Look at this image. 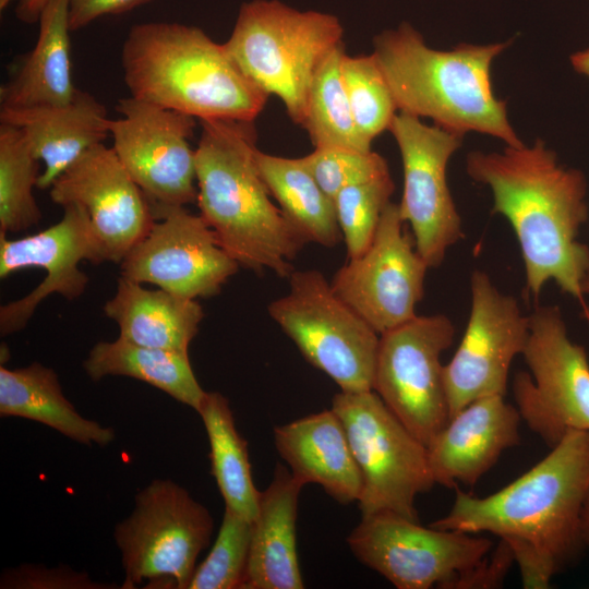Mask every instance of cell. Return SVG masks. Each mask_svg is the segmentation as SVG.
Returning a JSON list of instances; mask_svg holds the SVG:
<instances>
[{
    "mask_svg": "<svg viewBox=\"0 0 589 589\" xmlns=\"http://www.w3.org/2000/svg\"><path fill=\"white\" fill-rule=\"evenodd\" d=\"M49 0H19L15 13L24 23H36Z\"/></svg>",
    "mask_w": 589,
    "mask_h": 589,
    "instance_id": "f35d334b",
    "label": "cell"
},
{
    "mask_svg": "<svg viewBox=\"0 0 589 589\" xmlns=\"http://www.w3.org/2000/svg\"><path fill=\"white\" fill-rule=\"evenodd\" d=\"M520 421L518 409L501 395L479 398L453 414L426 446L435 484L474 485L504 450L519 444Z\"/></svg>",
    "mask_w": 589,
    "mask_h": 589,
    "instance_id": "ffe728a7",
    "label": "cell"
},
{
    "mask_svg": "<svg viewBox=\"0 0 589 589\" xmlns=\"http://www.w3.org/2000/svg\"><path fill=\"white\" fill-rule=\"evenodd\" d=\"M195 149L200 215L247 269L288 278L305 245L273 203L256 166L254 121L202 120Z\"/></svg>",
    "mask_w": 589,
    "mask_h": 589,
    "instance_id": "3957f363",
    "label": "cell"
},
{
    "mask_svg": "<svg viewBox=\"0 0 589 589\" xmlns=\"http://www.w3.org/2000/svg\"><path fill=\"white\" fill-rule=\"evenodd\" d=\"M471 305L464 336L444 365L449 417L486 396H505L513 360L522 354L529 315L480 269L470 276Z\"/></svg>",
    "mask_w": 589,
    "mask_h": 589,
    "instance_id": "2e32d148",
    "label": "cell"
},
{
    "mask_svg": "<svg viewBox=\"0 0 589 589\" xmlns=\"http://www.w3.org/2000/svg\"><path fill=\"white\" fill-rule=\"evenodd\" d=\"M9 357H10V356H9V353H8V347H7V345H4V346L2 345V346H1V364H3V361H4V363H5V362L8 361V359H9Z\"/></svg>",
    "mask_w": 589,
    "mask_h": 589,
    "instance_id": "7bdbcfd3",
    "label": "cell"
},
{
    "mask_svg": "<svg viewBox=\"0 0 589 589\" xmlns=\"http://www.w3.org/2000/svg\"><path fill=\"white\" fill-rule=\"evenodd\" d=\"M398 204L389 203L368 250L333 276L335 293L378 335L414 316L424 294L426 262L405 229Z\"/></svg>",
    "mask_w": 589,
    "mask_h": 589,
    "instance_id": "9a60e30c",
    "label": "cell"
},
{
    "mask_svg": "<svg viewBox=\"0 0 589 589\" xmlns=\"http://www.w3.org/2000/svg\"><path fill=\"white\" fill-rule=\"evenodd\" d=\"M394 190L393 178L390 172H387L370 181L345 188L334 197L348 260L362 255L372 243Z\"/></svg>",
    "mask_w": 589,
    "mask_h": 589,
    "instance_id": "836d02e7",
    "label": "cell"
},
{
    "mask_svg": "<svg viewBox=\"0 0 589 589\" xmlns=\"http://www.w3.org/2000/svg\"><path fill=\"white\" fill-rule=\"evenodd\" d=\"M214 521L208 509L181 485L155 479L117 524L115 541L124 569L123 589H188L196 558L207 546Z\"/></svg>",
    "mask_w": 589,
    "mask_h": 589,
    "instance_id": "52a82bcc",
    "label": "cell"
},
{
    "mask_svg": "<svg viewBox=\"0 0 589 589\" xmlns=\"http://www.w3.org/2000/svg\"><path fill=\"white\" fill-rule=\"evenodd\" d=\"M345 44L336 46L320 63L313 77L301 124L314 148L339 147L372 151L360 136L341 75Z\"/></svg>",
    "mask_w": 589,
    "mask_h": 589,
    "instance_id": "f546056e",
    "label": "cell"
},
{
    "mask_svg": "<svg viewBox=\"0 0 589 589\" xmlns=\"http://www.w3.org/2000/svg\"><path fill=\"white\" fill-rule=\"evenodd\" d=\"M341 75L356 128L369 145L397 113L389 86L373 53L349 56L341 61Z\"/></svg>",
    "mask_w": 589,
    "mask_h": 589,
    "instance_id": "1f68e13d",
    "label": "cell"
},
{
    "mask_svg": "<svg viewBox=\"0 0 589 589\" xmlns=\"http://www.w3.org/2000/svg\"><path fill=\"white\" fill-rule=\"evenodd\" d=\"M513 395L521 420L550 448L569 431H589V359L557 305H537Z\"/></svg>",
    "mask_w": 589,
    "mask_h": 589,
    "instance_id": "30bf717a",
    "label": "cell"
},
{
    "mask_svg": "<svg viewBox=\"0 0 589 589\" xmlns=\"http://www.w3.org/2000/svg\"><path fill=\"white\" fill-rule=\"evenodd\" d=\"M342 37L334 14L300 11L279 0H251L240 5L224 45L244 75L268 96H277L301 127L315 72Z\"/></svg>",
    "mask_w": 589,
    "mask_h": 589,
    "instance_id": "8992f818",
    "label": "cell"
},
{
    "mask_svg": "<svg viewBox=\"0 0 589 589\" xmlns=\"http://www.w3.org/2000/svg\"><path fill=\"white\" fill-rule=\"evenodd\" d=\"M301 160L322 190L333 200L345 188L389 172L385 158L373 151L314 148L312 153L301 157Z\"/></svg>",
    "mask_w": 589,
    "mask_h": 589,
    "instance_id": "e575fe53",
    "label": "cell"
},
{
    "mask_svg": "<svg viewBox=\"0 0 589 589\" xmlns=\"http://www.w3.org/2000/svg\"><path fill=\"white\" fill-rule=\"evenodd\" d=\"M83 369L94 382L106 376L140 380L196 412L206 394L195 377L189 353L141 346L120 337L94 345Z\"/></svg>",
    "mask_w": 589,
    "mask_h": 589,
    "instance_id": "83f0119b",
    "label": "cell"
},
{
    "mask_svg": "<svg viewBox=\"0 0 589 589\" xmlns=\"http://www.w3.org/2000/svg\"><path fill=\"white\" fill-rule=\"evenodd\" d=\"M147 235L120 263L121 275L189 299L217 296L240 265L201 215L184 206L155 212Z\"/></svg>",
    "mask_w": 589,
    "mask_h": 589,
    "instance_id": "e0dca14e",
    "label": "cell"
},
{
    "mask_svg": "<svg viewBox=\"0 0 589 589\" xmlns=\"http://www.w3.org/2000/svg\"><path fill=\"white\" fill-rule=\"evenodd\" d=\"M582 293L585 297H589V273L587 274L582 283ZM588 314H589V303H588ZM587 324L589 325V318H588Z\"/></svg>",
    "mask_w": 589,
    "mask_h": 589,
    "instance_id": "b9f144b4",
    "label": "cell"
},
{
    "mask_svg": "<svg viewBox=\"0 0 589 589\" xmlns=\"http://www.w3.org/2000/svg\"><path fill=\"white\" fill-rule=\"evenodd\" d=\"M53 203L83 206L107 262L121 263L156 221L152 205L112 147L94 145L49 188Z\"/></svg>",
    "mask_w": 589,
    "mask_h": 589,
    "instance_id": "d6986e66",
    "label": "cell"
},
{
    "mask_svg": "<svg viewBox=\"0 0 589 589\" xmlns=\"http://www.w3.org/2000/svg\"><path fill=\"white\" fill-rule=\"evenodd\" d=\"M255 161L284 218L304 244L333 248L341 241L334 200L322 190L301 157L274 156L257 148Z\"/></svg>",
    "mask_w": 589,
    "mask_h": 589,
    "instance_id": "4316f807",
    "label": "cell"
},
{
    "mask_svg": "<svg viewBox=\"0 0 589 589\" xmlns=\"http://www.w3.org/2000/svg\"><path fill=\"white\" fill-rule=\"evenodd\" d=\"M13 0H0V10L3 11Z\"/></svg>",
    "mask_w": 589,
    "mask_h": 589,
    "instance_id": "ee69618b",
    "label": "cell"
},
{
    "mask_svg": "<svg viewBox=\"0 0 589 589\" xmlns=\"http://www.w3.org/2000/svg\"><path fill=\"white\" fill-rule=\"evenodd\" d=\"M580 532L584 548L589 551V491L582 506Z\"/></svg>",
    "mask_w": 589,
    "mask_h": 589,
    "instance_id": "60d3db41",
    "label": "cell"
},
{
    "mask_svg": "<svg viewBox=\"0 0 589 589\" xmlns=\"http://www.w3.org/2000/svg\"><path fill=\"white\" fill-rule=\"evenodd\" d=\"M197 413L209 442L211 472L225 507L252 522L261 491L254 485L248 443L237 430L229 401L219 392H206Z\"/></svg>",
    "mask_w": 589,
    "mask_h": 589,
    "instance_id": "f1b7e54d",
    "label": "cell"
},
{
    "mask_svg": "<svg viewBox=\"0 0 589 589\" xmlns=\"http://www.w3.org/2000/svg\"><path fill=\"white\" fill-rule=\"evenodd\" d=\"M105 106L92 94L77 89L59 106L0 107V123L23 131L34 155L44 163L37 188L46 190L87 149L109 135Z\"/></svg>",
    "mask_w": 589,
    "mask_h": 589,
    "instance_id": "44dd1931",
    "label": "cell"
},
{
    "mask_svg": "<svg viewBox=\"0 0 589 589\" xmlns=\"http://www.w3.org/2000/svg\"><path fill=\"white\" fill-rule=\"evenodd\" d=\"M274 442L301 483L321 485L342 505L358 502L361 472L345 428L332 408L275 426Z\"/></svg>",
    "mask_w": 589,
    "mask_h": 589,
    "instance_id": "7402d4cb",
    "label": "cell"
},
{
    "mask_svg": "<svg viewBox=\"0 0 589 589\" xmlns=\"http://www.w3.org/2000/svg\"><path fill=\"white\" fill-rule=\"evenodd\" d=\"M1 588L13 589H103V586L89 578L85 573L71 567H45L43 565L25 564L3 572L0 580Z\"/></svg>",
    "mask_w": 589,
    "mask_h": 589,
    "instance_id": "d590c367",
    "label": "cell"
},
{
    "mask_svg": "<svg viewBox=\"0 0 589 589\" xmlns=\"http://www.w3.org/2000/svg\"><path fill=\"white\" fill-rule=\"evenodd\" d=\"M0 416L43 423L87 446H107L115 438L112 428L77 412L63 395L58 374L39 362L12 370L0 366Z\"/></svg>",
    "mask_w": 589,
    "mask_h": 589,
    "instance_id": "484cf974",
    "label": "cell"
},
{
    "mask_svg": "<svg viewBox=\"0 0 589 589\" xmlns=\"http://www.w3.org/2000/svg\"><path fill=\"white\" fill-rule=\"evenodd\" d=\"M287 294L267 311L304 359L341 392L373 389L380 335L317 269L293 271Z\"/></svg>",
    "mask_w": 589,
    "mask_h": 589,
    "instance_id": "ba28073f",
    "label": "cell"
},
{
    "mask_svg": "<svg viewBox=\"0 0 589 589\" xmlns=\"http://www.w3.org/2000/svg\"><path fill=\"white\" fill-rule=\"evenodd\" d=\"M570 63L577 73L589 77V47L573 53Z\"/></svg>",
    "mask_w": 589,
    "mask_h": 589,
    "instance_id": "ab89813d",
    "label": "cell"
},
{
    "mask_svg": "<svg viewBox=\"0 0 589 589\" xmlns=\"http://www.w3.org/2000/svg\"><path fill=\"white\" fill-rule=\"evenodd\" d=\"M522 476L483 497L455 488L450 510L429 526L489 532L512 550L524 588H548L585 550L580 519L589 491V431L572 430Z\"/></svg>",
    "mask_w": 589,
    "mask_h": 589,
    "instance_id": "7a4b0ae2",
    "label": "cell"
},
{
    "mask_svg": "<svg viewBox=\"0 0 589 589\" xmlns=\"http://www.w3.org/2000/svg\"><path fill=\"white\" fill-rule=\"evenodd\" d=\"M105 314L128 341L170 351L189 353L199 333L204 311L195 299L164 289H147L143 284L120 276L115 296L104 305Z\"/></svg>",
    "mask_w": 589,
    "mask_h": 589,
    "instance_id": "d4e9b609",
    "label": "cell"
},
{
    "mask_svg": "<svg viewBox=\"0 0 589 589\" xmlns=\"http://www.w3.org/2000/svg\"><path fill=\"white\" fill-rule=\"evenodd\" d=\"M513 563L515 558L512 550L500 540L496 548L460 580L457 589L498 588Z\"/></svg>",
    "mask_w": 589,
    "mask_h": 589,
    "instance_id": "8d00e7d4",
    "label": "cell"
},
{
    "mask_svg": "<svg viewBox=\"0 0 589 589\" xmlns=\"http://www.w3.org/2000/svg\"><path fill=\"white\" fill-rule=\"evenodd\" d=\"M512 41L437 50L409 22H401L374 37L372 53L399 112L430 118L461 136L480 132L521 147L525 144L508 120L507 104L494 95L491 82L494 58Z\"/></svg>",
    "mask_w": 589,
    "mask_h": 589,
    "instance_id": "277c9868",
    "label": "cell"
},
{
    "mask_svg": "<svg viewBox=\"0 0 589 589\" xmlns=\"http://www.w3.org/2000/svg\"><path fill=\"white\" fill-rule=\"evenodd\" d=\"M347 544L359 562L398 589H457L493 549L488 538L424 527L389 510L362 516Z\"/></svg>",
    "mask_w": 589,
    "mask_h": 589,
    "instance_id": "8fae6325",
    "label": "cell"
},
{
    "mask_svg": "<svg viewBox=\"0 0 589 589\" xmlns=\"http://www.w3.org/2000/svg\"><path fill=\"white\" fill-rule=\"evenodd\" d=\"M252 522L225 507L216 540L195 568L188 589H243Z\"/></svg>",
    "mask_w": 589,
    "mask_h": 589,
    "instance_id": "d6a6232c",
    "label": "cell"
},
{
    "mask_svg": "<svg viewBox=\"0 0 589 589\" xmlns=\"http://www.w3.org/2000/svg\"><path fill=\"white\" fill-rule=\"evenodd\" d=\"M39 161L21 129L0 123V232L25 231L40 221L33 193Z\"/></svg>",
    "mask_w": 589,
    "mask_h": 589,
    "instance_id": "4dcf8cb0",
    "label": "cell"
},
{
    "mask_svg": "<svg viewBox=\"0 0 589 589\" xmlns=\"http://www.w3.org/2000/svg\"><path fill=\"white\" fill-rule=\"evenodd\" d=\"M455 332L448 316L434 314L380 335L373 390L425 446L450 418L441 354Z\"/></svg>",
    "mask_w": 589,
    "mask_h": 589,
    "instance_id": "7c38bea8",
    "label": "cell"
},
{
    "mask_svg": "<svg viewBox=\"0 0 589 589\" xmlns=\"http://www.w3.org/2000/svg\"><path fill=\"white\" fill-rule=\"evenodd\" d=\"M131 96L195 119L254 121L268 95L239 69L225 45L176 22L134 25L122 47Z\"/></svg>",
    "mask_w": 589,
    "mask_h": 589,
    "instance_id": "5b68a950",
    "label": "cell"
},
{
    "mask_svg": "<svg viewBox=\"0 0 589 589\" xmlns=\"http://www.w3.org/2000/svg\"><path fill=\"white\" fill-rule=\"evenodd\" d=\"M153 0H69V26L79 31L98 17L121 14Z\"/></svg>",
    "mask_w": 589,
    "mask_h": 589,
    "instance_id": "74e56055",
    "label": "cell"
},
{
    "mask_svg": "<svg viewBox=\"0 0 589 589\" xmlns=\"http://www.w3.org/2000/svg\"><path fill=\"white\" fill-rule=\"evenodd\" d=\"M109 135L120 161L149 201L153 212L195 203V118L128 97L119 99Z\"/></svg>",
    "mask_w": 589,
    "mask_h": 589,
    "instance_id": "4fadbf2b",
    "label": "cell"
},
{
    "mask_svg": "<svg viewBox=\"0 0 589 589\" xmlns=\"http://www.w3.org/2000/svg\"><path fill=\"white\" fill-rule=\"evenodd\" d=\"M38 23L34 48L14 64L0 86V107L65 105L79 89L71 73L69 0H49Z\"/></svg>",
    "mask_w": 589,
    "mask_h": 589,
    "instance_id": "cb8c5ba5",
    "label": "cell"
},
{
    "mask_svg": "<svg viewBox=\"0 0 589 589\" xmlns=\"http://www.w3.org/2000/svg\"><path fill=\"white\" fill-rule=\"evenodd\" d=\"M466 171L491 189L492 212L513 228L528 296L538 300L546 283L553 281L578 301L588 323L582 283L589 273V247L579 239L589 217L585 173L562 165L540 139L530 147L471 152Z\"/></svg>",
    "mask_w": 589,
    "mask_h": 589,
    "instance_id": "6da1fadb",
    "label": "cell"
},
{
    "mask_svg": "<svg viewBox=\"0 0 589 589\" xmlns=\"http://www.w3.org/2000/svg\"><path fill=\"white\" fill-rule=\"evenodd\" d=\"M332 409L340 419L362 477V516L389 510L419 520L416 497L434 484L428 447L374 392H339Z\"/></svg>",
    "mask_w": 589,
    "mask_h": 589,
    "instance_id": "9c48e42d",
    "label": "cell"
},
{
    "mask_svg": "<svg viewBox=\"0 0 589 589\" xmlns=\"http://www.w3.org/2000/svg\"><path fill=\"white\" fill-rule=\"evenodd\" d=\"M107 262L86 209L72 203L55 225L35 235L8 239L0 232V278L20 269L38 267L43 281L25 297L0 306V333L7 336L25 328L43 300L57 293L68 300L81 297L88 276L79 264Z\"/></svg>",
    "mask_w": 589,
    "mask_h": 589,
    "instance_id": "ac0fdd59",
    "label": "cell"
},
{
    "mask_svg": "<svg viewBox=\"0 0 589 589\" xmlns=\"http://www.w3.org/2000/svg\"><path fill=\"white\" fill-rule=\"evenodd\" d=\"M304 486L289 469L277 464L268 486L261 491L252 521L243 589H302L297 553L296 520Z\"/></svg>",
    "mask_w": 589,
    "mask_h": 589,
    "instance_id": "603a6c76",
    "label": "cell"
},
{
    "mask_svg": "<svg viewBox=\"0 0 589 589\" xmlns=\"http://www.w3.org/2000/svg\"><path fill=\"white\" fill-rule=\"evenodd\" d=\"M402 161L404 189L398 204L410 225L417 251L430 268L444 262L449 248L464 238L461 217L447 183L449 158L462 145L459 134L398 112L388 130Z\"/></svg>",
    "mask_w": 589,
    "mask_h": 589,
    "instance_id": "5bb4252c",
    "label": "cell"
}]
</instances>
